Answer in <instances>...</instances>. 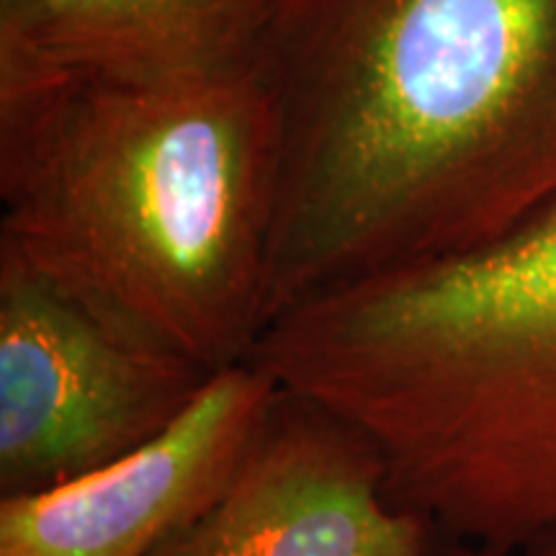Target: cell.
Instances as JSON below:
<instances>
[{
	"label": "cell",
	"instance_id": "obj_1",
	"mask_svg": "<svg viewBox=\"0 0 556 556\" xmlns=\"http://www.w3.org/2000/svg\"><path fill=\"white\" fill-rule=\"evenodd\" d=\"M255 62L276 124L268 325L556 201V0H278Z\"/></svg>",
	"mask_w": 556,
	"mask_h": 556
},
{
	"label": "cell",
	"instance_id": "obj_2",
	"mask_svg": "<svg viewBox=\"0 0 556 556\" xmlns=\"http://www.w3.org/2000/svg\"><path fill=\"white\" fill-rule=\"evenodd\" d=\"M0 245L206 371L268 325L276 124L258 62L0 90Z\"/></svg>",
	"mask_w": 556,
	"mask_h": 556
},
{
	"label": "cell",
	"instance_id": "obj_3",
	"mask_svg": "<svg viewBox=\"0 0 556 556\" xmlns=\"http://www.w3.org/2000/svg\"><path fill=\"white\" fill-rule=\"evenodd\" d=\"M248 361L364 433L446 544L513 556L556 531V201L302 299Z\"/></svg>",
	"mask_w": 556,
	"mask_h": 556
},
{
	"label": "cell",
	"instance_id": "obj_4",
	"mask_svg": "<svg viewBox=\"0 0 556 556\" xmlns=\"http://www.w3.org/2000/svg\"><path fill=\"white\" fill-rule=\"evenodd\" d=\"M212 377L0 245V497L129 454Z\"/></svg>",
	"mask_w": 556,
	"mask_h": 556
},
{
	"label": "cell",
	"instance_id": "obj_5",
	"mask_svg": "<svg viewBox=\"0 0 556 556\" xmlns=\"http://www.w3.org/2000/svg\"><path fill=\"white\" fill-rule=\"evenodd\" d=\"M443 544L394 503L364 433L278 387L229 484L152 556H433Z\"/></svg>",
	"mask_w": 556,
	"mask_h": 556
},
{
	"label": "cell",
	"instance_id": "obj_6",
	"mask_svg": "<svg viewBox=\"0 0 556 556\" xmlns=\"http://www.w3.org/2000/svg\"><path fill=\"white\" fill-rule=\"evenodd\" d=\"M278 394L266 368H222L163 433L34 495L0 497V556H152L225 490Z\"/></svg>",
	"mask_w": 556,
	"mask_h": 556
},
{
	"label": "cell",
	"instance_id": "obj_7",
	"mask_svg": "<svg viewBox=\"0 0 556 556\" xmlns=\"http://www.w3.org/2000/svg\"><path fill=\"white\" fill-rule=\"evenodd\" d=\"M276 9L278 0H0V90L250 65Z\"/></svg>",
	"mask_w": 556,
	"mask_h": 556
},
{
	"label": "cell",
	"instance_id": "obj_8",
	"mask_svg": "<svg viewBox=\"0 0 556 556\" xmlns=\"http://www.w3.org/2000/svg\"><path fill=\"white\" fill-rule=\"evenodd\" d=\"M516 556H556V531L552 533V536L541 539L533 546L523 548V552L516 554Z\"/></svg>",
	"mask_w": 556,
	"mask_h": 556
},
{
	"label": "cell",
	"instance_id": "obj_9",
	"mask_svg": "<svg viewBox=\"0 0 556 556\" xmlns=\"http://www.w3.org/2000/svg\"><path fill=\"white\" fill-rule=\"evenodd\" d=\"M433 556H503L497 552H486V548H475V546H454L451 544L448 548H441V552Z\"/></svg>",
	"mask_w": 556,
	"mask_h": 556
}]
</instances>
